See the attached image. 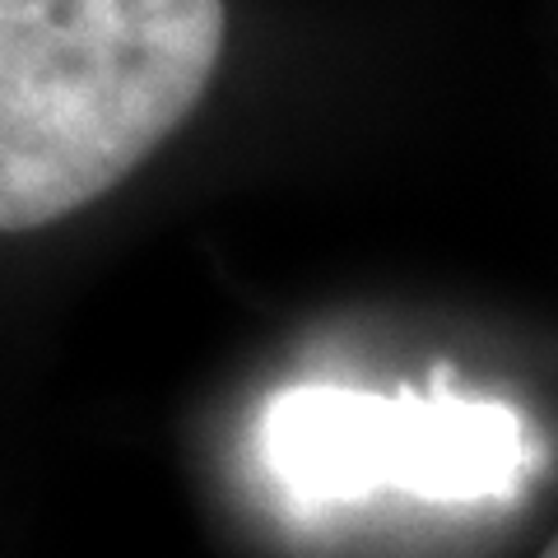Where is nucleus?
<instances>
[{"label": "nucleus", "instance_id": "nucleus-2", "mask_svg": "<svg viewBox=\"0 0 558 558\" xmlns=\"http://www.w3.org/2000/svg\"><path fill=\"white\" fill-rule=\"evenodd\" d=\"M266 457L275 480L307 502H349L381 488L480 502L521 484L526 428L502 400L293 387L266 410Z\"/></svg>", "mask_w": 558, "mask_h": 558}, {"label": "nucleus", "instance_id": "nucleus-1", "mask_svg": "<svg viewBox=\"0 0 558 558\" xmlns=\"http://www.w3.org/2000/svg\"><path fill=\"white\" fill-rule=\"evenodd\" d=\"M223 0H0V233L121 186L201 108Z\"/></svg>", "mask_w": 558, "mask_h": 558}, {"label": "nucleus", "instance_id": "nucleus-3", "mask_svg": "<svg viewBox=\"0 0 558 558\" xmlns=\"http://www.w3.org/2000/svg\"><path fill=\"white\" fill-rule=\"evenodd\" d=\"M539 558H558V535L549 539V545H545V554H539Z\"/></svg>", "mask_w": 558, "mask_h": 558}]
</instances>
